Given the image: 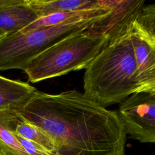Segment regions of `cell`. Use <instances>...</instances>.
<instances>
[{
    "instance_id": "1",
    "label": "cell",
    "mask_w": 155,
    "mask_h": 155,
    "mask_svg": "<svg viewBox=\"0 0 155 155\" xmlns=\"http://www.w3.org/2000/svg\"><path fill=\"white\" fill-rule=\"evenodd\" d=\"M17 112L54 140L59 155H125L127 134L117 111L76 90L36 91Z\"/></svg>"
},
{
    "instance_id": "2",
    "label": "cell",
    "mask_w": 155,
    "mask_h": 155,
    "mask_svg": "<svg viewBox=\"0 0 155 155\" xmlns=\"http://www.w3.org/2000/svg\"><path fill=\"white\" fill-rule=\"evenodd\" d=\"M144 3L132 1L105 20L102 30L108 33L107 44L85 69L84 94L104 107L140 92L130 25Z\"/></svg>"
},
{
    "instance_id": "3",
    "label": "cell",
    "mask_w": 155,
    "mask_h": 155,
    "mask_svg": "<svg viewBox=\"0 0 155 155\" xmlns=\"http://www.w3.org/2000/svg\"><path fill=\"white\" fill-rule=\"evenodd\" d=\"M107 31L91 27L71 34L30 60L23 68L31 82L85 69L107 45Z\"/></svg>"
},
{
    "instance_id": "4",
    "label": "cell",
    "mask_w": 155,
    "mask_h": 155,
    "mask_svg": "<svg viewBox=\"0 0 155 155\" xmlns=\"http://www.w3.org/2000/svg\"><path fill=\"white\" fill-rule=\"evenodd\" d=\"M107 18L63 23L6 35L0 39V70H22L30 60L63 38L87 30Z\"/></svg>"
},
{
    "instance_id": "5",
    "label": "cell",
    "mask_w": 155,
    "mask_h": 155,
    "mask_svg": "<svg viewBox=\"0 0 155 155\" xmlns=\"http://www.w3.org/2000/svg\"><path fill=\"white\" fill-rule=\"evenodd\" d=\"M117 113L132 139L155 144V94H134L120 104Z\"/></svg>"
},
{
    "instance_id": "6",
    "label": "cell",
    "mask_w": 155,
    "mask_h": 155,
    "mask_svg": "<svg viewBox=\"0 0 155 155\" xmlns=\"http://www.w3.org/2000/svg\"><path fill=\"white\" fill-rule=\"evenodd\" d=\"M139 13L131 19L130 37L140 86L139 93L155 94V37L137 21Z\"/></svg>"
},
{
    "instance_id": "7",
    "label": "cell",
    "mask_w": 155,
    "mask_h": 155,
    "mask_svg": "<svg viewBox=\"0 0 155 155\" xmlns=\"http://www.w3.org/2000/svg\"><path fill=\"white\" fill-rule=\"evenodd\" d=\"M120 1L111 0H26L38 18L58 12H71L99 8H111Z\"/></svg>"
},
{
    "instance_id": "8",
    "label": "cell",
    "mask_w": 155,
    "mask_h": 155,
    "mask_svg": "<svg viewBox=\"0 0 155 155\" xmlns=\"http://www.w3.org/2000/svg\"><path fill=\"white\" fill-rule=\"evenodd\" d=\"M36 91L28 83L0 76V111L18 110Z\"/></svg>"
},
{
    "instance_id": "9",
    "label": "cell",
    "mask_w": 155,
    "mask_h": 155,
    "mask_svg": "<svg viewBox=\"0 0 155 155\" xmlns=\"http://www.w3.org/2000/svg\"><path fill=\"white\" fill-rule=\"evenodd\" d=\"M38 18L26 0L0 9V31L7 35L16 33Z\"/></svg>"
},
{
    "instance_id": "10",
    "label": "cell",
    "mask_w": 155,
    "mask_h": 155,
    "mask_svg": "<svg viewBox=\"0 0 155 155\" xmlns=\"http://www.w3.org/2000/svg\"><path fill=\"white\" fill-rule=\"evenodd\" d=\"M0 152L2 155H30L15 133L1 122Z\"/></svg>"
},
{
    "instance_id": "11",
    "label": "cell",
    "mask_w": 155,
    "mask_h": 155,
    "mask_svg": "<svg viewBox=\"0 0 155 155\" xmlns=\"http://www.w3.org/2000/svg\"><path fill=\"white\" fill-rule=\"evenodd\" d=\"M137 19L147 31L155 37V3L144 5Z\"/></svg>"
},
{
    "instance_id": "12",
    "label": "cell",
    "mask_w": 155,
    "mask_h": 155,
    "mask_svg": "<svg viewBox=\"0 0 155 155\" xmlns=\"http://www.w3.org/2000/svg\"><path fill=\"white\" fill-rule=\"evenodd\" d=\"M15 134L30 155H59L58 153L51 151L35 142L24 139L15 133Z\"/></svg>"
},
{
    "instance_id": "13",
    "label": "cell",
    "mask_w": 155,
    "mask_h": 155,
    "mask_svg": "<svg viewBox=\"0 0 155 155\" xmlns=\"http://www.w3.org/2000/svg\"><path fill=\"white\" fill-rule=\"evenodd\" d=\"M23 0H0V9L7 6L19 4Z\"/></svg>"
},
{
    "instance_id": "14",
    "label": "cell",
    "mask_w": 155,
    "mask_h": 155,
    "mask_svg": "<svg viewBox=\"0 0 155 155\" xmlns=\"http://www.w3.org/2000/svg\"><path fill=\"white\" fill-rule=\"evenodd\" d=\"M7 35L5 33H4L3 31H0V39H1L2 38H3V37H4L5 36H6Z\"/></svg>"
},
{
    "instance_id": "15",
    "label": "cell",
    "mask_w": 155,
    "mask_h": 155,
    "mask_svg": "<svg viewBox=\"0 0 155 155\" xmlns=\"http://www.w3.org/2000/svg\"><path fill=\"white\" fill-rule=\"evenodd\" d=\"M0 155H2V154L1 153V152H0Z\"/></svg>"
}]
</instances>
